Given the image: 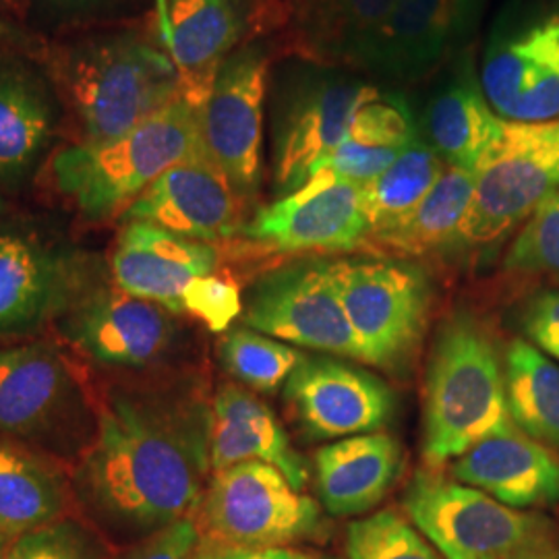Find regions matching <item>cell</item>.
<instances>
[{
  "label": "cell",
  "instance_id": "1",
  "mask_svg": "<svg viewBox=\"0 0 559 559\" xmlns=\"http://www.w3.org/2000/svg\"><path fill=\"white\" fill-rule=\"evenodd\" d=\"M207 468L210 415L112 388L71 487L106 533L145 539L200 506Z\"/></svg>",
  "mask_w": 559,
  "mask_h": 559
},
{
  "label": "cell",
  "instance_id": "2",
  "mask_svg": "<svg viewBox=\"0 0 559 559\" xmlns=\"http://www.w3.org/2000/svg\"><path fill=\"white\" fill-rule=\"evenodd\" d=\"M512 425L496 344L473 316H452L427 369L423 456L441 466Z\"/></svg>",
  "mask_w": 559,
  "mask_h": 559
},
{
  "label": "cell",
  "instance_id": "3",
  "mask_svg": "<svg viewBox=\"0 0 559 559\" xmlns=\"http://www.w3.org/2000/svg\"><path fill=\"white\" fill-rule=\"evenodd\" d=\"M200 147V110L179 96L124 135L60 150L52 177L81 214L104 221L124 214L154 180Z\"/></svg>",
  "mask_w": 559,
  "mask_h": 559
},
{
  "label": "cell",
  "instance_id": "4",
  "mask_svg": "<svg viewBox=\"0 0 559 559\" xmlns=\"http://www.w3.org/2000/svg\"><path fill=\"white\" fill-rule=\"evenodd\" d=\"M64 85L83 143L124 135L180 96L168 52L131 36L83 46L67 64Z\"/></svg>",
  "mask_w": 559,
  "mask_h": 559
},
{
  "label": "cell",
  "instance_id": "5",
  "mask_svg": "<svg viewBox=\"0 0 559 559\" xmlns=\"http://www.w3.org/2000/svg\"><path fill=\"white\" fill-rule=\"evenodd\" d=\"M200 516L207 549L288 547L320 539L325 528L320 506L258 460L216 471L201 496Z\"/></svg>",
  "mask_w": 559,
  "mask_h": 559
},
{
  "label": "cell",
  "instance_id": "6",
  "mask_svg": "<svg viewBox=\"0 0 559 559\" xmlns=\"http://www.w3.org/2000/svg\"><path fill=\"white\" fill-rule=\"evenodd\" d=\"M90 400L71 362L48 342L0 346V436L69 454L87 433Z\"/></svg>",
  "mask_w": 559,
  "mask_h": 559
},
{
  "label": "cell",
  "instance_id": "7",
  "mask_svg": "<svg viewBox=\"0 0 559 559\" xmlns=\"http://www.w3.org/2000/svg\"><path fill=\"white\" fill-rule=\"evenodd\" d=\"M402 503L443 559H508L551 543V524L539 514L508 508L475 487L433 473L415 475Z\"/></svg>",
  "mask_w": 559,
  "mask_h": 559
},
{
  "label": "cell",
  "instance_id": "8",
  "mask_svg": "<svg viewBox=\"0 0 559 559\" xmlns=\"http://www.w3.org/2000/svg\"><path fill=\"white\" fill-rule=\"evenodd\" d=\"M340 297L369 365L411 359L427 330L431 282L404 261H334Z\"/></svg>",
  "mask_w": 559,
  "mask_h": 559
},
{
  "label": "cell",
  "instance_id": "9",
  "mask_svg": "<svg viewBox=\"0 0 559 559\" xmlns=\"http://www.w3.org/2000/svg\"><path fill=\"white\" fill-rule=\"evenodd\" d=\"M242 321L265 336L367 362L344 311L334 261H307L276 270L249 290Z\"/></svg>",
  "mask_w": 559,
  "mask_h": 559
},
{
  "label": "cell",
  "instance_id": "10",
  "mask_svg": "<svg viewBox=\"0 0 559 559\" xmlns=\"http://www.w3.org/2000/svg\"><path fill=\"white\" fill-rule=\"evenodd\" d=\"M175 313L115 284L78 293L62 313L60 332L83 357L108 367L140 371L164 359L177 340Z\"/></svg>",
  "mask_w": 559,
  "mask_h": 559
},
{
  "label": "cell",
  "instance_id": "11",
  "mask_svg": "<svg viewBox=\"0 0 559 559\" xmlns=\"http://www.w3.org/2000/svg\"><path fill=\"white\" fill-rule=\"evenodd\" d=\"M479 83L503 120H559V9L522 21L489 41Z\"/></svg>",
  "mask_w": 559,
  "mask_h": 559
},
{
  "label": "cell",
  "instance_id": "12",
  "mask_svg": "<svg viewBox=\"0 0 559 559\" xmlns=\"http://www.w3.org/2000/svg\"><path fill=\"white\" fill-rule=\"evenodd\" d=\"M265 87L267 57L240 50L222 64L200 108L201 145L242 200L260 189Z\"/></svg>",
  "mask_w": 559,
  "mask_h": 559
},
{
  "label": "cell",
  "instance_id": "13",
  "mask_svg": "<svg viewBox=\"0 0 559 559\" xmlns=\"http://www.w3.org/2000/svg\"><path fill=\"white\" fill-rule=\"evenodd\" d=\"M284 396L313 440L376 433L396 413L390 385L342 360H302L286 381Z\"/></svg>",
  "mask_w": 559,
  "mask_h": 559
},
{
  "label": "cell",
  "instance_id": "14",
  "mask_svg": "<svg viewBox=\"0 0 559 559\" xmlns=\"http://www.w3.org/2000/svg\"><path fill=\"white\" fill-rule=\"evenodd\" d=\"M242 203L245 200L201 145L154 180L122 216L212 245L242 230Z\"/></svg>",
  "mask_w": 559,
  "mask_h": 559
},
{
  "label": "cell",
  "instance_id": "15",
  "mask_svg": "<svg viewBox=\"0 0 559 559\" xmlns=\"http://www.w3.org/2000/svg\"><path fill=\"white\" fill-rule=\"evenodd\" d=\"M242 233L280 251H350L369 237L360 187L313 175L265 205Z\"/></svg>",
  "mask_w": 559,
  "mask_h": 559
},
{
  "label": "cell",
  "instance_id": "16",
  "mask_svg": "<svg viewBox=\"0 0 559 559\" xmlns=\"http://www.w3.org/2000/svg\"><path fill=\"white\" fill-rule=\"evenodd\" d=\"M380 94L378 87L336 78L302 83L286 102L276 131L280 189H299L316 164L346 140L360 108Z\"/></svg>",
  "mask_w": 559,
  "mask_h": 559
},
{
  "label": "cell",
  "instance_id": "17",
  "mask_svg": "<svg viewBox=\"0 0 559 559\" xmlns=\"http://www.w3.org/2000/svg\"><path fill=\"white\" fill-rule=\"evenodd\" d=\"M558 189V175L516 140L510 122L503 150L477 173L475 191L454 245H496L528 221Z\"/></svg>",
  "mask_w": 559,
  "mask_h": 559
},
{
  "label": "cell",
  "instance_id": "18",
  "mask_svg": "<svg viewBox=\"0 0 559 559\" xmlns=\"http://www.w3.org/2000/svg\"><path fill=\"white\" fill-rule=\"evenodd\" d=\"M218 251L210 242L185 239L156 224L127 221L117 240L110 274L115 286L138 299L182 313V290L214 274Z\"/></svg>",
  "mask_w": 559,
  "mask_h": 559
},
{
  "label": "cell",
  "instance_id": "19",
  "mask_svg": "<svg viewBox=\"0 0 559 559\" xmlns=\"http://www.w3.org/2000/svg\"><path fill=\"white\" fill-rule=\"evenodd\" d=\"M452 475L514 510L559 503L558 456L514 425L456 459Z\"/></svg>",
  "mask_w": 559,
  "mask_h": 559
},
{
  "label": "cell",
  "instance_id": "20",
  "mask_svg": "<svg viewBox=\"0 0 559 559\" xmlns=\"http://www.w3.org/2000/svg\"><path fill=\"white\" fill-rule=\"evenodd\" d=\"M251 460L276 466L297 491L309 480V466L276 415L239 385H224L210 413V466L222 471Z\"/></svg>",
  "mask_w": 559,
  "mask_h": 559
},
{
  "label": "cell",
  "instance_id": "21",
  "mask_svg": "<svg viewBox=\"0 0 559 559\" xmlns=\"http://www.w3.org/2000/svg\"><path fill=\"white\" fill-rule=\"evenodd\" d=\"M239 38L237 0H168V57L182 100L200 110Z\"/></svg>",
  "mask_w": 559,
  "mask_h": 559
},
{
  "label": "cell",
  "instance_id": "22",
  "mask_svg": "<svg viewBox=\"0 0 559 559\" xmlns=\"http://www.w3.org/2000/svg\"><path fill=\"white\" fill-rule=\"evenodd\" d=\"M404 450L388 433H365L323 445L316 459L318 493L332 516L373 510L396 485Z\"/></svg>",
  "mask_w": 559,
  "mask_h": 559
},
{
  "label": "cell",
  "instance_id": "23",
  "mask_svg": "<svg viewBox=\"0 0 559 559\" xmlns=\"http://www.w3.org/2000/svg\"><path fill=\"white\" fill-rule=\"evenodd\" d=\"M80 293L71 267L36 240L0 233V336L60 316Z\"/></svg>",
  "mask_w": 559,
  "mask_h": 559
},
{
  "label": "cell",
  "instance_id": "24",
  "mask_svg": "<svg viewBox=\"0 0 559 559\" xmlns=\"http://www.w3.org/2000/svg\"><path fill=\"white\" fill-rule=\"evenodd\" d=\"M423 127L427 143L448 166L479 173L503 150L510 120L496 115L468 69L429 102Z\"/></svg>",
  "mask_w": 559,
  "mask_h": 559
},
{
  "label": "cell",
  "instance_id": "25",
  "mask_svg": "<svg viewBox=\"0 0 559 559\" xmlns=\"http://www.w3.org/2000/svg\"><path fill=\"white\" fill-rule=\"evenodd\" d=\"M71 483L59 464L0 436V533L9 539L62 519Z\"/></svg>",
  "mask_w": 559,
  "mask_h": 559
},
{
  "label": "cell",
  "instance_id": "26",
  "mask_svg": "<svg viewBox=\"0 0 559 559\" xmlns=\"http://www.w3.org/2000/svg\"><path fill=\"white\" fill-rule=\"evenodd\" d=\"M394 0H297L302 48L316 59L371 69Z\"/></svg>",
  "mask_w": 559,
  "mask_h": 559
},
{
  "label": "cell",
  "instance_id": "27",
  "mask_svg": "<svg viewBox=\"0 0 559 559\" xmlns=\"http://www.w3.org/2000/svg\"><path fill=\"white\" fill-rule=\"evenodd\" d=\"M417 140L419 133L408 106L399 96L381 92L360 108L346 140L318 162L309 177L328 175L362 187L378 179Z\"/></svg>",
  "mask_w": 559,
  "mask_h": 559
},
{
  "label": "cell",
  "instance_id": "28",
  "mask_svg": "<svg viewBox=\"0 0 559 559\" xmlns=\"http://www.w3.org/2000/svg\"><path fill=\"white\" fill-rule=\"evenodd\" d=\"M452 40V0H394L371 69L394 80H420L443 59Z\"/></svg>",
  "mask_w": 559,
  "mask_h": 559
},
{
  "label": "cell",
  "instance_id": "29",
  "mask_svg": "<svg viewBox=\"0 0 559 559\" xmlns=\"http://www.w3.org/2000/svg\"><path fill=\"white\" fill-rule=\"evenodd\" d=\"M503 388L508 415L528 438L559 448V365L526 340L506 350Z\"/></svg>",
  "mask_w": 559,
  "mask_h": 559
},
{
  "label": "cell",
  "instance_id": "30",
  "mask_svg": "<svg viewBox=\"0 0 559 559\" xmlns=\"http://www.w3.org/2000/svg\"><path fill=\"white\" fill-rule=\"evenodd\" d=\"M448 164L425 140L413 141L378 179L360 187L369 237L376 239L408 218L441 179ZM367 237V239H369Z\"/></svg>",
  "mask_w": 559,
  "mask_h": 559
},
{
  "label": "cell",
  "instance_id": "31",
  "mask_svg": "<svg viewBox=\"0 0 559 559\" xmlns=\"http://www.w3.org/2000/svg\"><path fill=\"white\" fill-rule=\"evenodd\" d=\"M475 180L477 173L448 166L413 214L373 240L400 255H423L454 245L475 191Z\"/></svg>",
  "mask_w": 559,
  "mask_h": 559
},
{
  "label": "cell",
  "instance_id": "32",
  "mask_svg": "<svg viewBox=\"0 0 559 559\" xmlns=\"http://www.w3.org/2000/svg\"><path fill=\"white\" fill-rule=\"evenodd\" d=\"M52 110L36 83L0 73V180L23 177L50 138Z\"/></svg>",
  "mask_w": 559,
  "mask_h": 559
},
{
  "label": "cell",
  "instance_id": "33",
  "mask_svg": "<svg viewBox=\"0 0 559 559\" xmlns=\"http://www.w3.org/2000/svg\"><path fill=\"white\" fill-rule=\"evenodd\" d=\"M221 360L235 380L251 390L272 394L288 381L305 357L290 344L245 325L224 332Z\"/></svg>",
  "mask_w": 559,
  "mask_h": 559
},
{
  "label": "cell",
  "instance_id": "34",
  "mask_svg": "<svg viewBox=\"0 0 559 559\" xmlns=\"http://www.w3.org/2000/svg\"><path fill=\"white\" fill-rule=\"evenodd\" d=\"M348 559H441L419 531L396 510L355 520L346 533Z\"/></svg>",
  "mask_w": 559,
  "mask_h": 559
},
{
  "label": "cell",
  "instance_id": "35",
  "mask_svg": "<svg viewBox=\"0 0 559 559\" xmlns=\"http://www.w3.org/2000/svg\"><path fill=\"white\" fill-rule=\"evenodd\" d=\"M2 559H110V554L94 528L59 519L11 540Z\"/></svg>",
  "mask_w": 559,
  "mask_h": 559
},
{
  "label": "cell",
  "instance_id": "36",
  "mask_svg": "<svg viewBox=\"0 0 559 559\" xmlns=\"http://www.w3.org/2000/svg\"><path fill=\"white\" fill-rule=\"evenodd\" d=\"M510 272L559 274V189L540 203L506 253Z\"/></svg>",
  "mask_w": 559,
  "mask_h": 559
},
{
  "label": "cell",
  "instance_id": "37",
  "mask_svg": "<svg viewBox=\"0 0 559 559\" xmlns=\"http://www.w3.org/2000/svg\"><path fill=\"white\" fill-rule=\"evenodd\" d=\"M245 307L239 286L216 274L195 278L182 290V313L203 321L214 334L228 332Z\"/></svg>",
  "mask_w": 559,
  "mask_h": 559
},
{
  "label": "cell",
  "instance_id": "38",
  "mask_svg": "<svg viewBox=\"0 0 559 559\" xmlns=\"http://www.w3.org/2000/svg\"><path fill=\"white\" fill-rule=\"evenodd\" d=\"M198 522L187 516L145 537L122 559H201Z\"/></svg>",
  "mask_w": 559,
  "mask_h": 559
},
{
  "label": "cell",
  "instance_id": "39",
  "mask_svg": "<svg viewBox=\"0 0 559 559\" xmlns=\"http://www.w3.org/2000/svg\"><path fill=\"white\" fill-rule=\"evenodd\" d=\"M522 328L540 353L559 362V290L543 293L531 300Z\"/></svg>",
  "mask_w": 559,
  "mask_h": 559
},
{
  "label": "cell",
  "instance_id": "40",
  "mask_svg": "<svg viewBox=\"0 0 559 559\" xmlns=\"http://www.w3.org/2000/svg\"><path fill=\"white\" fill-rule=\"evenodd\" d=\"M516 140L537 154L540 160L545 162L559 179V120L551 122H539V124H522L512 122Z\"/></svg>",
  "mask_w": 559,
  "mask_h": 559
},
{
  "label": "cell",
  "instance_id": "41",
  "mask_svg": "<svg viewBox=\"0 0 559 559\" xmlns=\"http://www.w3.org/2000/svg\"><path fill=\"white\" fill-rule=\"evenodd\" d=\"M201 559H318L309 551L293 547H237V549H205Z\"/></svg>",
  "mask_w": 559,
  "mask_h": 559
},
{
  "label": "cell",
  "instance_id": "42",
  "mask_svg": "<svg viewBox=\"0 0 559 559\" xmlns=\"http://www.w3.org/2000/svg\"><path fill=\"white\" fill-rule=\"evenodd\" d=\"M487 0H452L454 9V40L466 44L479 27Z\"/></svg>",
  "mask_w": 559,
  "mask_h": 559
},
{
  "label": "cell",
  "instance_id": "43",
  "mask_svg": "<svg viewBox=\"0 0 559 559\" xmlns=\"http://www.w3.org/2000/svg\"><path fill=\"white\" fill-rule=\"evenodd\" d=\"M508 559H559V549L554 547V543H540V545L526 547Z\"/></svg>",
  "mask_w": 559,
  "mask_h": 559
},
{
  "label": "cell",
  "instance_id": "44",
  "mask_svg": "<svg viewBox=\"0 0 559 559\" xmlns=\"http://www.w3.org/2000/svg\"><path fill=\"white\" fill-rule=\"evenodd\" d=\"M9 545H11V539H9L7 535H2V533H0V559H2V556H4V554H7Z\"/></svg>",
  "mask_w": 559,
  "mask_h": 559
},
{
  "label": "cell",
  "instance_id": "45",
  "mask_svg": "<svg viewBox=\"0 0 559 559\" xmlns=\"http://www.w3.org/2000/svg\"><path fill=\"white\" fill-rule=\"evenodd\" d=\"M0 34H4V25L2 23H0Z\"/></svg>",
  "mask_w": 559,
  "mask_h": 559
},
{
  "label": "cell",
  "instance_id": "46",
  "mask_svg": "<svg viewBox=\"0 0 559 559\" xmlns=\"http://www.w3.org/2000/svg\"><path fill=\"white\" fill-rule=\"evenodd\" d=\"M323 559H334V558H323Z\"/></svg>",
  "mask_w": 559,
  "mask_h": 559
},
{
  "label": "cell",
  "instance_id": "47",
  "mask_svg": "<svg viewBox=\"0 0 559 559\" xmlns=\"http://www.w3.org/2000/svg\"><path fill=\"white\" fill-rule=\"evenodd\" d=\"M487 559H493V558H487Z\"/></svg>",
  "mask_w": 559,
  "mask_h": 559
}]
</instances>
